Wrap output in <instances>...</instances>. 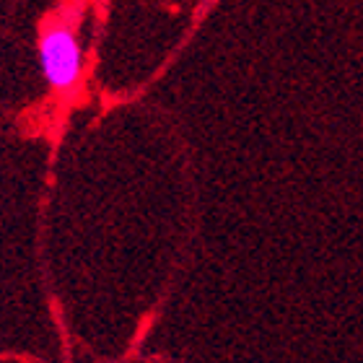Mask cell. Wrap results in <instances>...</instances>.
<instances>
[{"label":"cell","instance_id":"1","mask_svg":"<svg viewBox=\"0 0 363 363\" xmlns=\"http://www.w3.org/2000/svg\"><path fill=\"white\" fill-rule=\"evenodd\" d=\"M78 8H57L37 29L39 73L47 89L60 99H76L84 89L86 60L78 37Z\"/></svg>","mask_w":363,"mask_h":363}]
</instances>
